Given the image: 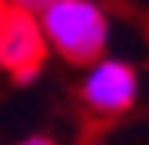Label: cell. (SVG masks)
Returning <instances> with one entry per match:
<instances>
[{"label":"cell","instance_id":"1","mask_svg":"<svg viewBox=\"0 0 149 145\" xmlns=\"http://www.w3.org/2000/svg\"><path fill=\"white\" fill-rule=\"evenodd\" d=\"M47 44L69 62H98L109 40L106 11L91 0H55L40 11Z\"/></svg>","mask_w":149,"mask_h":145},{"label":"cell","instance_id":"2","mask_svg":"<svg viewBox=\"0 0 149 145\" xmlns=\"http://www.w3.org/2000/svg\"><path fill=\"white\" fill-rule=\"evenodd\" d=\"M47 51V36L40 29V14L11 7L0 22V65L18 80H33Z\"/></svg>","mask_w":149,"mask_h":145},{"label":"cell","instance_id":"3","mask_svg":"<svg viewBox=\"0 0 149 145\" xmlns=\"http://www.w3.org/2000/svg\"><path fill=\"white\" fill-rule=\"evenodd\" d=\"M138 76L127 62L98 58L91 62V72L84 76V105L95 116H120L135 105Z\"/></svg>","mask_w":149,"mask_h":145},{"label":"cell","instance_id":"4","mask_svg":"<svg viewBox=\"0 0 149 145\" xmlns=\"http://www.w3.org/2000/svg\"><path fill=\"white\" fill-rule=\"evenodd\" d=\"M11 7H18V11H29V14H40L47 4H55V0H7Z\"/></svg>","mask_w":149,"mask_h":145},{"label":"cell","instance_id":"5","mask_svg":"<svg viewBox=\"0 0 149 145\" xmlns=\"http://www.w3.org/2000/svg\"><path fill=\"white\" fill-rule=\"evenodd\" d=\"M22 145H55V142H47V138H29V142H22Z\"/></svg>","mask_w":149,"mask_h":145},{"label":"cell","instance_id":"6","mask_svg":"<svg viewBox=\"0 0 149 145\" xmlns=\"http://www.w3.org/2000/svg\"><path fill=\"white\" fill-rule=\"evenodd\" d=\"M7 11H11V4H7V0H0V22L7 18Z\"/></svg>","mask_w":149,"mask_h":145}]
</instances>
